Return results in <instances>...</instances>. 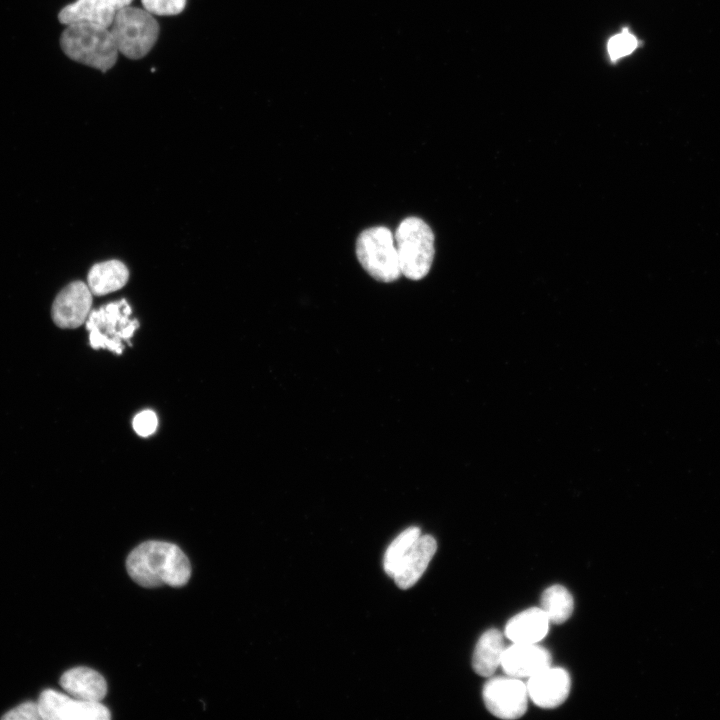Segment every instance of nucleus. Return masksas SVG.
<instances>
[{"label": "nucleus", "mask_w": 720, "mask_h": 720, "mask_svg": "<svg viewBox=\"0 0 720 720\" xmlns=\"http://www.w3.org/2000/svg\"><path fill=\"white\" fill-rule=\"evenodd\" d=\"M526 686L534 704L551 709L560 706L567 699L571 680L565 669L549 666L530 677Z\"/></svg>", "instance_id": "9d476101"}, {"label": "nucleus", "mask_w": 720, "mask_h": 720, "mask_svg": "<svg viewBox=\"0 0 720 720\" xmlns=\"http://www.w3.org/2000/svg\"><path fill=\"white\" fill-rule=\"evenodd\" d=\"M638 46V40L627 28L612 36L607 43V51L612 62L631 54Z\"/></svg>", "instance_id": "aec40b11"}, {"label": "nucleus", "mask_w": 720, "mask_h": 720, "mask_svg": "<svg viewBox=\"0 0 720 720\" xmlns=\"http://www.w3.org/2000/svg\"><path fill=\"white\" fill-rule=\"evenodd\" d=\"M129 576L142 587L184 586L191 576L185 553L175 544L150 540L139 544L127 557Z\"/></svg>", "instance_id": "f257e3e1"}, {"label": "nucleus", "mask_w": 720, "mask_h": 720, "mask_svg": "<svg viewBox=\"0 0 720 720\" xmlns=\"http://www.w3.org/2000/svg\"><path fill=\"white\" fill-rule=\"evenodd\" d=\"M482 694L486 708L498 718L517 719L527 710L528 690L519 678L493 677L485 683Z\"/></svg>", "instance_id": "0eeeda50"}, {"label": "nucleus", "mask_w": 720, "mask_h": 720, "mask_svg": "<svg viewBox=\"0 0 720 720\" xmlns=\"http://www.w3.org/2000/svg\"><path fill=\"white\" fill-rule=\"evenodd\" d=\"M437 549L430 535H420L413 543L392 577L401 589L412 587L425 572Z\"/></svg>", "instance_id": "f8f14e48"}, {"label": "nucleus", "mask_w": 720, "mask_h": 720, "mask_svg": "<svg viewBox=\"0 0 720 720\" xmlns=\"http://www.w3.org/2000/svg\"><path fill=\"white\" fill-rule=\"evenodd\" d=\"M401 273L412 280L425 277L434 259V234L418 217L404 219L395 232Z\"/></svg>", "instance_id": "20e7f679"}, {"label": "nucleus", "mask_w": 720, "mask_h": 720, "mask_svg": "<svg viewBox=\"0 0 720 720\" xmlns=\"http://www.w3.org/2000/svg\"><path fill=\"white\" fill-rule=\"evenodd\" d=\"M128 279L129 270L123 262L108 260L91 267L87 285L93 295L102 296L121 289Z\"/></svg>", "instance_id": "f3484780"}, {"label": "nucleus", "mask_w": 720, "mask_h": 720, "mask_svg": "<svg viewBox=\"0 0 720 720\" xmlns=\"http://www.w3.org/2000/svg\"><path fill=\"white\" fill-rule=\"evenodd\" d=\"M132 310L125 299L108 303L90 312L86 320L89 343L93 349H107L122 354L124 343L130 344L139 327L137 319L131 318Z\"/></svg>", "instance_id": "7ed1b4c3"}, {"label": "nucleus", "mask_w": 720, "mask_h": 720, "mask_svg": "<svg viewBox=\"0 0 720 720\" xmlns=\"http://www.w3.org/2000/svg\"><path fill=\"white\" fill-rule=\"evenodd\" d=\"M6 720H38L41 719L38 703L24 702L6 712L2 717Z\"/></svg>", "instance_id": "5701e85b"}, {"label": "nucleus", "mask_w": 720, "mask_h": 720, "mask_svg": "<svg viewBox=\"0 0 720 720\" xmlns=\"http://www.w3.org/2000/svg\"><path fill=\"white\" fill-rule=\"evenodd\" d=\"M60 46L70 59L103 72L115 65L119 54L110 29L92 24L66 25Z\"/></svg>", "instance_id": "f03ea898"}, {"label": "nucleus", "mask_w": 720, "mask_h": 720, "mask_svg": "<svg viewBox=\"0 0 720 720\" xmlns=\"http://www.w3.org/2000/svg\"><path fill=\"white\" fill-rule=\"evenodd\" d=\"M59 683L69 695L84 701L101 702L107 693L104 677L89 667L80 666L65 671Z\"/></svg>", "instance_id": "ddd939ff"}, {"label": "nucleus", "mask_w": 720, "mask_h": 720, "mask_svg": "<svg viewBox=\"0 0 720 720\" xmlns=\"http://www.w3.org/2000/svg\"><path fill=\"white\" fill-rule=\"evenodd\" d=\"M506 647L503 634L497 629L485 631L479 638L473 653L474 671L483 677H490L501 666Z\"/></svg>", "instance_id": "dca6fc26"}, {"label": "nucleus", "mask_w": 720, "mask_h": 720, "mask_svg": "<svg viewBox=\"0 0 720 720\" xmlns=\"http://www.w3.org/2000/svg\"><path fill=\"white\" fill-rule=\"evenodd\" d=\"M421 535L418 527H410L400 533L388 546L384 555L383 566L386 574L393 577L401 561Z\"/></svg>", "instance_id": "6ab92c4d"}, {"label": "nucleus", "mask_w": 720, "mask_h": 720, "mask_svg": "<svg viewBox=\"0 0 720 720\" xmlns=\"http://www.w3.org/2000/svg\"><path fill=\"white\" fill-rule=\"evenodd\" d=\"M550 652L535 644L513 643L504 651L501 666L504 672L516 678H530L551 666Z\"/></svg>", "instance_id": "9b49d317"}, {"label": "nucleus", "mask_w": 720, "mask_h": 720, "mask_svg": "<svg viewBox=\"0 0 720 720\" xmlns=\"http://www.w3.org/2000/svg\"><path fill=\"white\" fill-rule=\"evenodd\" d=\"M117 10L130 6L133 0H108Z\"/></svg>", "instance_id": "b1692460"}, {"label": "nucleus", "mask_w": 720, "mask_h": 720, "mask_svg": "<svg viewBox=\"0 0 720 720\" xmlns=\"http://www.w3.org/2000/svg\"><path fill=\"white\" fill-rule=\"evenodd\" d=\"M541 608L550 622L564 623L573 612V597L564 586H550L542 594Z\"/></svg>", "instance_id": "a211bd4d"}, {"label": "nucleus", "mask_w": 720, "mask_h": 720, "mask_svg": "<svg viewBox=\"0 0 720 720\" xmlns=\"http://www.w3.org/2000/svg\"><path fill=\"white\" fill-rule=\"evenodd\" d=\"M92 292L82 281H74L65 286L55 297L51 316L60 328L74 329L83 325L92 305Z\"/></svg>", "instance_id": "1a4fd4ad"}, {"label": "nucleus", "mask_w": 720, "mask_h": 720, "mask_svg": "<svg viewBox=\"0 0 720 720\" xmlns=\"http://www.w3.org/2000/svg\"><path fill=\"white\" fill-rule=\"evenodd\" d=\"M41 719L109 720V709L101 702L84 701L59 691L46 689L38 699Z\"/></svg>", "instance_id": "6e6552de"}, {"label": "nucleus", "mask_w": 720, "mask_h": 720, "mask_svg": "<svg viewBox=\"0 0 720 720\" xmlns=\"http://www.w3.org/2000/svg\"><path fill=\"white\" fill-rule=\"evenodd\" d=\"M116 9L108 0H76L58 13V20L64 25L92 24L110 28Z\"/></svg>", "instance_id": "4468645a"}, {"label": "nucleus", "mask_w": 720, "mask_h": 720, "mask_svg": "<svg viewBox=\"0 0 720 720\" xmlns=\"http://www.w3.org/2000/svg\"><path fill=\"white\" fill-rule=\"evenodd\" d=\"M110 31L119 53L133 60L146 56L159 36V25L144 8L127 6L116 11Z\"/></svg>", "instance_id": "39448f33"}, {"label": "nucleus", "mask_w": 720, "mask_h": 720, "mask_svg": "<svg viewBox=\"0 0 720 720\" xmlns=\"http://www.w3.org/2000/svg\"><path fill=\"white\" fill-rule=\"evenodd\" d=\"M132 425L139 436L148 437L157 429L158 419L153 411L144 410L134 417Z\"/></svg>", "instance_id": "4be33fe9"}, {"label": "nucleus", "mask_w": 720, "mask_h": 720, "mask_svg": "<svg viewBox=\"0 0 720 720\" xmlns=\"http://www.w3.org/2000/svg\"><path fill=\"white\" fill-rule=\"evenodd\" d=\"M549 623L542 608L532 607L518 613L507 622L505 636L513 643L535 644L547 635Z\"/></svg>", "instance_id": "2eb2a0df"}, {"label": "nucleus", "mask_w": 720, "mask_h": 720, "mask_svg": "<svg viewBox=\"0 0 720 720\" xmlns=\"http://www.w3.org/2000/svg\"><path fill=\"white\" fill-rule=\"evenodd\" d=\"M356 255L366 272L378 281L392 282L402 274L395 239L386 227L364 230L356 241Z\"/></svg>", "instance_id": "423d86ee"}, {"label": "nucleus", "mask_w": 720, "mask_h": 720, "mask_svg": "<svg viewBox=\"0 0 720 720\" xmlns=\"http://www.w3.org/2000/svg\"><path fill=\"white\" fill-rule=\"evenodd\" d=\"M145 10L152 15L171 16L181 13L186 0H141Z\"/></svg>", "instance_id": "412c9836"}]
</instances>
